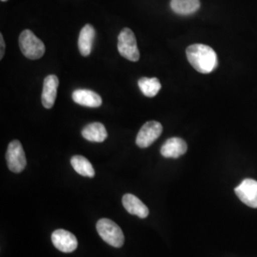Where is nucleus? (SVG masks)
<instances>
[{
    "instance_id": "obj_9",
    "label": "nucleus",
    "mask_w": 257,
    "mask_h": 257,
    "mask_svg": "<svg viewBox=\"0 0 257 257\" xmlns=\"http://www.w3.org/2000/svg\"><path fill=\"white\" fill-rule=\"evenodd\" d=\"M58 84H59V80L55 74H50L44 79L41 101H42V105L46 109L53 108L55 104Z\"/></svg>"
},
{
    "instance_id": "obj_4",
    "label": "nucleus",
    "mask_w": 257,
    "mask_h": 257,
    "mask_svg": "<svg viewBox=\"0 0 257 257\" xmlns=\"http://www.w3.org/2000/svg\"><path fill=\"white\" fill-rule=\"evenodd\" d=\"M117 49L120 55L130 61L137 62L139 60L140 54H139L138 43H137V38L131 29L124 28L120 32L118 42H117Z\"/></svg>"
},
{
    "instance_id": "obj_7",
    "label": "nucleus",
    "mask_w": 257,
    "mask_h": 257,
    "mask_svg": "<svg viewBox=\"0 0 257 257\" xmlns=\"http://www.w3.org/2000/svg\"><path fill=\"white\" fill-rule=\"evenodd\" d=\"M239 199L250 208H257V181L245 179L234 190Z\"/></svg>"
},
{
    "instance_id": "obj_6",
    "label": "nucleus",
    "mask_w": 257,
    "mask_h": 257,
    "mask_svg": "<svg viewBox=\"0 0 257 257\" xmlns=\"http://www.w3.org/2000/svg\"><path fill=\"white\" fill-rule=\"evenodd\" d=\"M163 132V127L161 123L157 121L146 122L137 137V145L141 149H145L151 146L157 138L161 136Z\"/></svg>"
},
{
    "instance_id": "obj_16",
    "label": "nucleus",
    "mask_w": 257,
    "mask_h": 257,
    "mask_svg": "<svg viewBox=\"0 0 257 257\" xmlns=\"http://www.w3.org/2000/svg\"><path fill=\"white\" fill-rule=\"evenodd\" d=\"M71 164L78 175L86 176V177H91V178L95 175L94 169L91 164V162L84 156H73L71 158Z\"/></svg>"
},
{
    "instance_id": "obj_11",
    "label": "nucleus",
    "mask_w": 257,
    "mask_h": 257,
    "mask_svg": "<svg viewBox=\"0 0 257 257\" xmlns=\"http://www.w3.org/2000/svg\"><path fill=\"white\" fill-rule=\"evenodd\" d=\"M72 97L76 104L81 106L89 107V108H97L101 106V96L98 93L92 92L91 90H87V89L75 90L73 92Z\"/></svg>"
},
{
    "instance_id": "obj_1",
    "label": "nucleus",
    "mask_w": 257,
    "mask_h": 257,
    "mask_svg": "<svg viewBox=\"0 0 257 257\" xmlns=\"http://www.w3.org/2000/svg\"><path fill=\"white\" fill-rule=\"evenodd\" d=\"M186 55L191 65L201 74H210L218 65L216 53L211 47L204 44H193L188 47Z\"/></svg>"
},
{
    "instance_id": "obj_14",
    "label": "nucleus",
    "mask_w": 257,
    "mask_h": 257,
    "mask_svg": "<svg viewBox=\"0 0 257 257\" xmlns=\"http://www.w3.org/2000/svg\"><path fill=\"white\" fill-rule=\"evenodd\" d=\"M82 137L88 141L100 143L108 138V133L103 124L94 122L84 127L82 130Z\"/></svg>"
},
{
    "instance_id": "obj_17",
    "label": "nucleus",
    "mask_w": 257,
    "mask_h": 257,
    "mask_svg": "<svg viewBox=\"0 0 257 257\" xmlns=\"http://www.w3.org/2000/svg\"><path fill=\"white\" fill-rule=\"evenodd\" d=\"M138 86L140 91L147 97L156 96L161 89V83L156 77H142L138 80Z\"/></svg>"
},
{
    "instance_id": "obj_18",
    "label": "nucleus",
    "mask_w": 257,
    "mask_h": 257,
    "mask_svg": "<svg viewBox=\"0 0 257 257\" xmlns=\"http://www.w3.org/2000/svg\"><path fill=\"white\" fill-rule=\"evenodd\" d=\"M0 44H1L0 59H2V58H3V55H4V51H5V42H4V38H3L2 35H0Z\"/></svg>"
},
{
    "instance_id": "obj_12",
    "label": "nucleus",
    "mask_w": 257,
    "mask_h": 257,
    "mask_svg": "<svg viewBox=\"0 0 257 257\" xmlns=\"http://www.w3.org/2000/svg\"><path fill=\"white\" fill-rule=\"evenodd\" d=\"M122 203L128 213L137 215L140 218H146L150 213L147 206L134 194H125L122 198Z\"/></svg>"
},
{
    "instance_id": "obj_8",
    "label": "nucleus",
    "mask_w": 257,
    "mask_h": 257,
    "mask_svg": "<svg viewBox=\"0 0 257 257\" xmlns=\"http://www.w3.org/2000/svg\"><path fill=\"white\" fill-rule=\"evenodd\" d=\"M52 242L55 248L63 252H72L77 248V239L66 230H56L52 234Z\"/></svg>"
},
{
    "instance_id": "obj_3",
    "label": "nucleus",
    "mask_w": 257,
    "mask_h": 257,
    "mask_svg": "<svg viewBox=\"0 0 257 257\" xmlns=\"http://www.w3.org/2000/svg\"><path fill=\"white\" fill-rule=\"evenodd\" d=\"M98 234L106 243L114 248H121L124 244L125 237L119 226L108 218H102L96 223Z\"/></svg>"
},
{
    "instance_id": "obj_13",
    "label": "nucleus",
    "mask_w": 257,
    "mask_h": 257,
    "mask_svg": "<svg viewBox=\"0 0 257 257\" xmlns=\"http://www.w3.org/2000/svg\"><path fill=\"white\" fill-rule=\"evenodd\" d=\"M94 37H95V30L90 24L85 25L80 31L79 37H78V49L83 56H88L91 54Z\"/></svg>"
},
{
    "instance_id": "obj_10",
    "label": "nucleus",
    "mask_w": 257,
    "mask_h": 257,
    "mask_svg": "<svg viewBox=\"0 0 257 257\" xmlns=\"http://www.w3.org/2000/svg\"><path fill=\"white\" fill-rule=\"evenodd\" d=\"M187 143L182 138H172L168 139L161 147V155L166 158H178L186 154Z\"/></svg>"
},
{
    "instance_id": "obj_2",
    "label": "nucleus",
    "mask_w": 257,
    "mask_h": 257,
    "mask_svg": "<svg viewBox=\"0 0 257 257\" xmlns=\"http://www.w3.org/2000/svg\"><path fill=\"white\" fill-rule=\"evenodd\" d=\"M19 42L22 54L29 59H39L45 54L44 43L30 30H25L20 34Z\"/></svg>"
},
{
    "instance_id": "obj_15",
    "label": "nucleus",
    "mask_w": 257,
    "mask_h": 257,
    "mask_svg": "<svg viewBox=\"0 0 257 257\" xmlns=\"http://www.w3.org/2000/svg\"><path fill=\"white\" fill-rule=\"evenodd\" d=\"M171 8L175 14L180 16H190L200 8L199 0H172Z\"/></svg>"
},
{
    "instance_id": "obj_19",
    "label": "nucleus",
    "mask_w": 257,
    "mask_h": 257,
    "mask_svg": "<svg viewBox=\"0 0 257 257\" xmlns=\"http://www.w3.org/2000/svg\"><path fill=\"white\" fill-rule=\"evenodd\" d=\"M1 1H3V2H4V1H7V0H1Z\"/></svg>"
},
{
    "instance_id": "obj_5",
    "label": "nucleus",
    "mask_w": 257,
    "mask_h": 257,
    "mask_svg": "<svg viewBox=\"0 0 257 257\" xmlns=\"http://www.w3.org/2000/svg\"><path fill=\"white\" fill-rule=\"evenodd\" d=\"M6 161L10 171L19 174L24 171L27 165V159L23 147L19 140L12 141L7 149Z\"/></svg>"
}]
</instances>
